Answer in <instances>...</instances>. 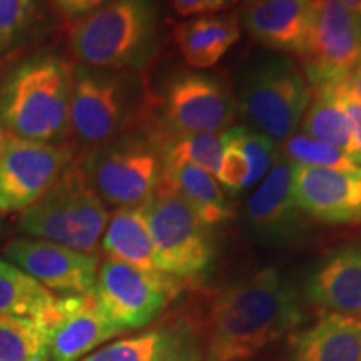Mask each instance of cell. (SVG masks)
Masks as SVG:
<instances>
[{
  "instance_id": "e0dca14e",
  "label": "cell",
  "mask_w": 361,
  "mask_h": 361,
  "mask_svg": "<svg viewBox=\"0 0 361 361\" xmlns=\"http://www.w3.org/2000/svg\"><path fill=\"white\" fill-rule=\"evenodd\" d=\"M124 329L109 319L97 305L96 296H62L57 300V316L52 324L51 360L79 361Z\"/></svg>"
},
{
  "instance_id": "277c9868",
  "label": "cell",
  "mask_w": 361,
  "mask_h": 361,
  "mask_svg": "<svg viewBox=\"0 0 361 361\" xmlns=\"http://www.w3.org/2000/svg\"><path fill=\"white\" fill-rule=\"evenodd\" d=\"M107 221V206L90 186L79 159H74L57 183L24 209L19 226L37 239L94 255L101 245Z\"/></svg>"
},
{
  "instance_id": "1f68e13d",
  "label": "cell",
  "mask_w": 361,
  "mask_h": 361,
  "mask_svg": "<svg viewBox=\"0 0 361 361\" xmlns=\"http://www.w3.org/2000/svg\"><path fill=\"white\" fill-rule=\"evenodd\" d=\"M331 92L338 104L343 107L346 117H348L351 130H353L355 141V164L361 166V102L356 97L353 87H351L350 79L338 80V82L329 84Z\"/></svg>"
},
{
  "instance_id": "f1b7e54d",
  "label": "cell",
  "mask_w": 361,
  "mask_h": 361,
  "mask_svg": "<svg viewBox=\"0 0 361 361\" xmlns=\"http://www.w3.org/2000/svg\"><path fill=\"white\" fill-rule=\"evenodd\" d=\"M226 135H228L229 141H233L241 149L243 154L246 156L247 164H250L246 188L259 183L278 159L279 152L276 142L263 133H252L245 126H238V128L226 130Z\"/></svg>"
},
{
  "instance_id": "7c38bea8",
  "label": "cell",
  "mask_w": 361,
  "mask_h": 361,
  "mask_svg": "<svg viewBox=\"0 0 361 361\" xmlns=\"http://www.w3.org/2000/svg\"><path fill=\"white\" fill-rule=\"evenodd\" d=\"M236 116V99L216 74L184 72L171 80L162 101V128L171 133L221 134Z\"/></svg>"
},
{
  "instance_id": "7a4b0ae2",
  "label": "cell",
  "mask_w": 361,
  "mask_h": 361,
  "mask_svg": "<svg viewBox=\"0 0 361 361\" xmlns=\"http://www.w3.org/2000/svg\"><path fill=\"white\" fill-rule=\"evenodd\" d=\"M74 66L54 54L20 59L0 78V128L11 137L64 142Z\"/></svg>"
},
{
  "instance_id": "7402d4cb",
  "label": "cell",
  "mask_w": 361,
  "mask_h": 361,
  "mask_svg": "<svg viewBox=\"0 0 361 361\" xmlns=\"http://www.w3.org/2000/svg\"><path fill=\"white\" fill-rule=\"evenodd\" d=\"M161 184L183 197L207 228L223 226L234 218L218 179L189 162H174L162 168Z\"/></svg>"
},
{
  "instance_id": "83f0119b",
  "label": "cell",
  "mask_w": 361,
  "mask_h": 361,
  "mask_svg": "<svg viewBox=\"0 0 361 361\" xmlns=\"http://www.w3.org/2000/svg\"><path fill=\"white\" fill-rule=\"evenodd\" d=\"M281 154L293 164L311 166V168L351 169L358 166L340 149L306 134H291L290 137L284 139Z\"/></svg>"
},
{
  "instance_id": "ba28073f",
  "label": "cell",
  "mask_w": 361,
  "mask_h": 361,
  "mask_svg": "<svg viewBox=\"0 0 361 361\" xmlns=\"http://www.w3.org/2000/svg\"><path fill=\"white\" fill-rule=\"evenodd\" d=\"M311 101V87L291 57L258 61L243 75L239 106L259 133L273 141L295 134Z\"/></svg>"
},
{
  "instance_id": "8992f818",
  "label": "cell",
  "mask_w": 361,
  "mask_h": 361,
  "mask_svg": "<svg viewBox=\"0 0 361 361\" xmlns=\"http://www.w3.org/2000/svg\"><path fill=\"white\" fill-rule=\"evenodd\" d=\"M135 92L129 72L74 66L71 134L89 151L141 124Z\"/></svg>"
},
{
  "instance_id": "ffe728a7",
  "label": "cell",
  "mask_w": 361,
  "mask_h": 361,
  "mask_svg": "<svg viewBox=\"0 0 361 361\" xmlns=\"http://www.w3.org/2000/svg\"><path fill=\"white\" fill-rule=\"evenodd\" d=\"M241 27L236 12L207 13L179 24L174 39L180 56L191 67L207 69L218 64L226 52L238 44Z\"/></svg>"
},
{
  "instance_id": "ac0fdd59",
  "label": "cell",
  "mask_w": 361,
  "mask_h": 361,
  "mask_svg": "<svg viewBox=\"0 0 361 361\" xmlns=\"http://www.w3.org/2000/svg\"><path fill=\"white\" fill-rule=\"evenodd\" d=\"M314 0H259L246 6L243 20L264 47L303 57L308 49Z\"/></svg>"
},
{
  "instance_id": "8fae6325",
  "label": "cell",
  "mask_w": 361,
  "mask_h": 361,
  "mask_svg": "<svg viewBox=\"0 0 361 361\" xmlns=\"http://www.w3.org/2000/svg\"><path fill=\"white\" fill-rule=\"evenodd\" d=\"M74 159V149L66 142L25 141L7 135L0 157V213L32 206Z\"/></svg>"
},
{
  "instance_id": "6da1fadb",
  "label": "cell",
  "mask_w": 361,
  "mask_h": 361,
  "mask_svg": "<svg viewBox=\"0 0 361 361\" xmlns=\"http://www.w3.org/2000/svg\"><path fill=\"white\" fill-rule=\"evenodd\" d=\"M300 293L276 268L216 291L207 308L204 361H247L300 326Z\"/></svg>"
},
{
  "instance_id": "8d00e7d4",
  "label": "cell",
  "mask_w": 361,
  "mask_h": 361,
  "mask_svg": "<svg viewBox=\"0 0 361 361\" xmlns=\"http://www.w3.org/2000/svg\"><path fill=\"white\" fill-rule=\"evenodd\" d=\"M6 142H7V134L4 133L2 128H0V157H2V152H4V147H6Z\"/></svg>"
},
{
  "instance_id": "9a60e30c",
  "label": "cell",
  "mask_w": 361,
  "mask_h": 361,
  "mask_svg": "<svg viewBox=\"0 0 361 361\" xmlns=\"http://www.w3.org/2000/svg\"><path fill=\"white\" fill-rule=\"evenodd\" d=\"M293 164L283 154L246 206V219L259 241L273 246L298 243L305 233V214L293 196Z\"/></svg>"
},
{
  "instance_id": "52a82bcc",
  "label": "cell",
  "mask_w": 361,
  "mask_h": 361,
  "mask_svg": "<svg viewBox=\"0 0 361 361\" xmlns=\"http://www.w3.org/2000/svg\"><path fill=\"white\" fill-rule=\"evenodd\" d=\"M142 211L161 273L186 281L209 268L214 258L213 229L173 189L159 184Z\"/></svg>"
},
{
  "instance_id": "f546056e",
  "label": "cell",
  "mask_w": 361,
  "mask_h": 361,
  "mask_svg": "<svg viewBox=\"0 0 361 361\" xmlns=\"http://www.w3.org/2000/svg\"><path fill=\"white\" fill-rule=\"evenodd\" d=\"M37 16V0H0V56L25 42Z\"/></svg>"
},
{
  "instance_id": "9c48e42d",
  "label": "cell",
  "mask_w": 361,
  "mask_h": 361,
  "mask_svg": "<svg viewBox=\"0 0 361 361\" xmlns=\"http://www.w3.org/2000/svg\"><path fill=\"white\" fill-rule=\"evenodd\" d=\"M183 284L169 274H151L107 258L99 264L94 296L107 318L128 331L156 322Z\"/></svg>"
},
{
  "instance_id": "836d02e7",
  "label": "cell",
  "mask_w": 361,
  "mask_h": 361,
  "mask_svg": "<svg viewBox=\"0 0 361 361\" xmlns=\"http://www.w3.org/2000/svg\"><path fill=\"white\" fill-rule=\"evenodd\" d=\"M51 2L62 17L78 20L80 17L94 12L96 8L102 7L104 4L111 2V0H51Z\"/></svg>"
},
{
  "instance_id": "5bb4252c",
  "label": "cell",
  "mask_w": 361,
  "mask_h": 361,
  "mask_svg": "<svg viewBox=\"0 0 361 361\" xmlns=\"http://www.w3.org/2000/svg\"><path fill=\"white\" fill-rule=\"evenodd\" d=\"M291 188L305 216L335 226L361 223V166L331 169L293 164Z\"/></svg>"
},
{
  "instance_id": "44dd1931",
  "label": "cell",
  "mask_w": 361,
  "mask_h": 361,
  "mask_svg": "<svg viewBox=\"0 0 361 361\" xmlns=\"http://www.w3.org/2000/svg\"><path fill=\"white\" fill-rule=\"evenodd\" d=\"M293 361H361V319L323 311L296 338Z\"/></svg>"
},
{
  "instance_id": "30bf717a",
  "label": "cell",
  "mask_w": 361,
  "mask_h": 361,
  "mask_svg": "<svg viewBox=\"0 0 361 361\" xmlns=\"http://www.w3.org/2000/svg\"><path fill=\"white\" fill-rule=\"evenodd\" d=\"M361 59V13L338 0H314L308 49L301 57L310 87L348 79Z\"/></svg>"
},
{
  "instance_id": "4fadbf2b",
  "label": "cell",
  "mask_w": 361,
  "mask_h": 361,
  "mask_svg": "<svg viewBox=\"0 0 361 361\" xmlns=\"http://www.w3.org/2000/svg\"><path fill=\"white\" fill-rule=\"evenodd\" d=\"M4 255L17 268L42 284L45 290L64 296L92 295L99 258L74 251L45 239H13Z\"/></svg>"
},
{
  "instance_id": "d6986e66",
  "label": "cell",
  "mask_w": 361,
  "mask_h": 361,
  "mask_svg": "<svg viewBox=\"0 0 361 361\" xmlns=\"http://www.w3.org/2000/svg\"><path fill=\"white\" fill-rule=\"evenodd\" d=\"M306 293L323 311L361 319V243L326 256L311 273Z\"/></svg>"
},
{
  "instance_id": "4316f807",
  "label": "cell",
  "mask_w": 361,
  "mask_h": 361,
  "mask_svg": "<svg viewBox=\"0 0 361 361\" xmlns=\"http://www.w3.org/2000/svg\"><path fill=\"white\" fill-rule=\"evenodd\" d=\"M224 133H171L159 128L162 168L174 162H189L216 178L224 152Z\"/></svg>"
},
{
  "instance_id": "e575fe53",
  "label": "cell",
  "mask_w": 361,
  "mask_h": 361,
  "mask_svg": "<svg viewBox=\"0 0 361 361\" xmlns=\"http://www.w3.org/2000/svg\"><path fill=\"white\" fill-rule=\"evenodd\" d=\"M348 79H350L351 87H353V90H355L356 97H358L360 102H361V59H360L358 64L355 66V69L351 71V74H350Z\"/></svg>"
},
{
  "instance_id": "74e56055",
  "label": "cell",
  "mask_w": 361,
  "mask_h": 361,
  "mask_svg": "<svg viewBox=\"0 0 361 361\" xmlns=\"http://www.w3.org/2000/svg\"><path fill=\"white\" fill-rule=\"evenodd\" d=\"M243 2H245V4H246V6H252V4L259 2V0H243Z\"/></svg>"
},
{
  "instance_id": "cb8c5ba5",
  "label": "cell",
  "mask_w": 361,
  "mask_h": 361,
  "mask_svg": "<svg viewBox=\"0 0 361 361\" xmlns=\"http://www.w3.org/2000/svg\"><path fill=\"white\" fill-rule=\"evenodd\" d=\"M57 300L20 268L0 258V316L42 319L52 328Z\"/></svg>"
},
{
  "instance_id": "f35d334b",
  "label": "cell",
  "mask_w": 361,
  "mask_h": 361,
  "mask_svg": "<svg viewBox=\"0 0 361 361\" xmlns=\"http://www.w3.org/2000/svg\"><path fill=\"white\" fill-rule=\"evenodd\" d=\"M82 361H87V358H85V360H82Z\"/></svg>"
},
{
  "instance_id": "4dcf8cb0",
  "label": "cell",
  "mask_w": 361,
  "mask_h": 361,
  "mask_svg": "<svg viewBox=\"0 0 361 361\" xmlns=\"http://www.w3.org/2000/svg\"><path fill=\"white\" fill-rule=\"evenodd\" d=\"M224 152L221 157L219 171L216 179L219 180V186L231 192H239L246 188L247 176H250V164L246 156L233 141H229L224 133Z\"/></svg>"
},
{
  "instance_id": "d4e9b609",
  "label": "cell",
  "mask_w": 361,
  "mask_h": 361,
  "mask_svg": "<svg viewBox=\"0 0 361 361\" xmlns=\"http://www.w3.org/2000/svg\"><path fill=\"white\" fill-rule=\"evenodd\" d=\"M303 117L306 135L340 149L355 162L353 130L345 111L333 96L329 84L311 87V101Z\"/></svg>"
},
{
  "instance_id": "5b68a950",
  "label": "cell",
  "mask_w": 361,
  "mask_h": 361,
  "mask_svg": "<svg viewBox=\"0 0 361 361\" xmlns=\"http://www.w3.org/2000/svg\"><path fill=\"white\" fill-rule=\"evenodd\" d=\"M139 126V124H137ZM129 129L102 146L89 149L80 168L106 206H141L162 180L159 128Z\"/></svg>"
},
{
  "instance_id": "3957f363",
  "label": "cell",
  "mask_w": 361,
  "mask_h": 361,
  "mask_svg": "<svg viewBox=\"0 0 361 361\" xmlns=\"http://www.w3.org/2000/svg\"><path fill=\"white\" fill-rule=\"evenodd\" d=\"M157 13L152 0H111L74 20L69 49L80 66L141 69L154 56Z\"/></svg>"
},
{
  "instance_id": "2e32d148",
  "label": "cell",
  "mask_w": 361,
  "mask_h": 361,
  "mask_svg": "<svg viewBox=\"0 0 361 361\" xmlns=\"http://www.w3.org/2000/svg\"><path fill=\"white\" fill-rule=\"evenodd\" d=\"M188 314H171L156 326L94 351L87 361H204V336Z\"/></svg>"
},
{
  "instance_id": "484cf974",
  "label": "cell",
  "mask_w": 361,
  "mask_h": 361,
  "mask_svg": "<svg viewBox=\"0 0 361 361\" xmlns=\"http://www.w3.org/2000/svg\"><path fill=\"white\" fill-rule=\"evenodd\" d=\"M51 335L42 319L0 316V361H49Z\"/></svg>"
},
{
  "instance_id": "603a6c76",
  "label": "cell",
  "mask_w": 361,
  "mask_h": 361,
  "mask_svg": "<svg viewBox=\"0 0 361 361\" xmlns=\"http://www.w3.org/2000/svg\"><path fill=\"white\" fill-rule=\"evenodd\" d=\"M102 250L112 259L123 261L151 274H159L154 246L144 216L142 204L121 207L109 216L102 234Z\"/></svg>"
},
{
  "instance_id": "d6a6232c",
  "label": "cell",
  "mask_w": 361,
  "mask_h": 361,
  "mask_svg": "<svg viewBox=\"0 0 361 361\" xmlns=\"http://www.w3.org/2000/svg\"><path fill=\"white\" fill-rule=\"evenodd\" d=\"M239 0H173L174 11L183 17L207 16L236 6Z\"/></svg>"
},
{
  "instance_id": "d590c367",
  "label": "cell",
  "mask_w": 361,
  "mask_h": 361,
  "mask_svg": "<svg viewBox=\"0 0 361 361\" xmlns=\"http://www.w3.org/2000/svg\"><path fill=\"white\" fill-rule=\"evenodd\" d=\"M338 2H341L345 7H348L350 11L361 13V0H338Z\"/></svg>"
}]
</instances>
